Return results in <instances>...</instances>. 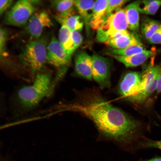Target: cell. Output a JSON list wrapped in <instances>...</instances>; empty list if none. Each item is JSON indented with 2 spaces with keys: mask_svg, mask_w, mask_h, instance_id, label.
Segmentation results:
<instances>
[{
  "mask_svg": "<svg viewBox=\"0 0 161 161\" xmlns=\"http://www.w3.org/2000/svg\"><path fill=\"white\" fill-rule=\"evenodd\" d=\"M71 35L73 45L76 49L81 44L83 41V38L78 31H72Z\"/></svg>",
  "mask_w": 161,
  "mask_h": 161,
  "instance_id": "25",
  "label": "cell"
},
{
  "mask_svg": "<svg viewBox=\"0 0 161 161\" xmlns=\"http://www.w3.org/2000/svg\"><path fill=\"white\" fill-rule=\"evenodd\" d=\"M13 3L11 0H0V14L1 16Z\"/></svg>",
  "mask_w": 161,
  "mask_h": 161,
  "instance_id": "28",
  "label": "cell"
},
{
  "mask_svg": "<svg viewBox=\"0 0 161 161\" xmlns=\"http://www.w3.org/2000/svg\"><path fill=\"white\" fill-rule=\"evenodd\" d=\"M160 67V70L158 77L157 88L156 90L158 93L161 92V67Z\"/></svg>",
  "mask_w": 161,
  "mask_h": 161,
  "instance_id": "29",
  "label": "cell"
},
{
  "mask_svg": "<svg viewBox=\"0 0 161 161\" xmlns=\"http://www.w3.org/2000/svg\"><path fill=\"white\" fill-rule=\"evenodd\" d=\"M108 0H99L95 1L90 22V27L97 30L104 25L107 16L106 14Z\"/></svg>",
  "mask_w": 161,
  "mask_h": 161,
  "instance_id": "12",
  "label": "cell"
},
{
  "mask_svg": "<svg viewBox=\"0 0 161 161\" xmlns=\"http://www.w3.org/2000/svg\"><path fill=\"white\" fill-rule=\"evenodd\" d=\"M64 110L80 113L95 123L103 134L120 142L132 144L139 137L141 124L98 93L86 92L65 105Z\"/></svg>",
  "mask_w": 161,
  "mask_h": 161,
  "instance_id": "1",
  "label": "cell"
},
{
  "mask_svg": "<svg viewBox=\"0 0 161 161\" xmlns=\"http://www.w3.org/2000/svg\"><path fill=\"white\" fill-rule=\"evenodd\" d=\"M148 42L152 44L161 43V29L160 27L148 39Z\"/></svg>",
  "mask_w": 161,
  "mask_h": 161,
  "instance_id": "27",
  "label": "cell"
},
{
  "mask_svg": "<svg viewBox=\"0 0 161 161\" xmlns=\"http://www.w3.org/2000/svg\"><path fill=\"white\" fill-rule=\"evenodd\" d=\"M104 43L110 48L120 49L132 45H142L136 35L129 32L120 36L112 38Z\"/></svg>",
  "mask_w": 161,
  "mask_h": 161,
  "instance_id": "14",
  "label": "cell"
},
{
  "mask_svg": "<svg viewBox=\"0 0 161 161\" xmlns=\"http://www.w3.org/2000/svg\"><path fill=\"white\" fill-rule=\"evenodd\" d=\"M47 42L43 37L29 42L21 55L23 64L32 73L40 71L47 62Z\"/></svg>",
  "mask_w": 161,
  "mask_h": 161,
  "instance_id": "3",
  "label": "cell"
},
{
  "mask_svg": "<svg viewBox=\"0 0 161 161\" xmlns=\"http://www.w3.org/2000/svg\"><path fill=\"white\" fill-rule=\"evenodd\" d=\"M160 28L161 29V25L160 26Z\"/></svg>",
  "mask_w": 161,
  "mask_h": 161,
  "instance_id": "31",
  "label": "cell"
},
{
  "mask_svg": "<svg viewBox=\"0 0 161 161\" xmlns=\"http://www.w3.org/2000/svg\"><path fill=\"white\" fill-rule=\"evenodd\" d=\"M92 58V78L101 88H109L111 86V64L109 60L95 53Z\"/></svg>",
  "mask_w": 161,
  "mask_h": 161,
  "instance_id": "7",
  "label": "cell"
},
{
  "mask_svg": "<svg viewBox=\"0 0 161 161\" xmlns=\"http://www.w3.org/2000/svg\"><path fill=\"white\" fill-rule=\"evenodd\" d=\"M50 3L52 7L57 13V14L66 15L75 14L74 0H52Z\"/></svg>",
  "mask_w": 161,
  "mask_h": 161,
  "instance_id": "19",
  "label": "cell"
},
{
  "mask_svg": "<svg viewBox=\"0 0 161 161\" xmlns=\"http://www.w3.org/2000/svg\"><path fill=\"white\" fill-rule=\"evenodd\" d=\"M92 0H74L75 7L84 22L87 33L89 32L90 22L95 2Z\"/></svg>",
  "mask_w": 161,
  "mask_h": 161,
  "instance_id": "16",
  "label": "cell"
},
{
  "mask_svg": "<svg viewBox=\"0 0 161 161\" xmlns=\"http://www.w3.org/2000/svg\"><path fill=\"white\" fill-rule=\"evenodd\" d=\"M160 68L158 66H153L143 73L137 92L140 98L146 100L156 90Z\"/></svg>",
  "mask_w": 161,
  "mask_h": 161,
  "instance_id": "8",
  "label": "cell"
},
{
  "mask_svg": "<svg viewBox=\"0 0 161 161\" xmlns=\"http://www.w3.org/2000/svg\"><path fill=\"white\" fill-rule=\"evenodd\" d=\"M56 20L62 25L67 27L71 31H80L83 28V23L80 16L75 14L60 15L54 16Z\"/></svg>",
  "mask_w": 161,
  "mask_h": 161,
  "instance_id": "17",
  "label": "cell"
},
{
  "mask_svg": "<svg viewBox=\"0 0 161 161\" xmlns=\"http://www.w3.org/2000/svg\"><path fill=\"white\" fill-rule=\"evenodd\" d=\"M140 1L132 2L125 8L128 28L136 33L139 31L140 18L139 7Z\"/></svg>",
  "mask_w": 161,
  "mask_h": 161,
  "instance_id": "15",
  "label": "cell"
},
{
  "mask_svg": "<svg viewBox=\"0 0 161 161\" xmlns=\"http://www.w3.org/2000/svg\"><path fill=\"white\" fill-rule=\"evenodd\" d=\"M127 0H108L106 14L107 16L121 8V7L128 1Z\"/></svg>",
  "mask_w": 161,
  "mask_h": 161,
  "instance_id": "23",
  "label": "cell"
},
{
  "mask_svg": "<svg viewBox=\"0 0 161 161\" xmlns=\"http://www.w3.org/2000/svg\"><path fill=\"white\" fill-rule=\"evenodd\" d=\"M53 26L48 13L45 11L34 13L29 19L26 26L27 31L34 40L40 38L44 29Z\"/></svg>",
  "mask_w": 161,
  "mask_h": 161,
  "instance_id": "9",
  "label": "cell"
},
{
  "mask_svg": "<svg viewBox=\"0 0 161 161\" xmlns=\"http://www.w3.org/2000/svg\"><path fill=\"white\" fill-rule=\"evenodd\" d=\"M147 161H161V157L154 158Z\"/></svg>",
  "mask_w": 161,
  "mask_h": 161,
  "instance_id": "30",
  "label": "cell"
},
{
  "mask_svg": "<svg viewBox=\"0 0 161 161\" xmlns=\"http://www.w3.org/2000/svg\"><path fill=\"white\" fill-rule=\"evenodd\" d=\"M75 70L79 76L89 80L92 78V56L85 52L80 51L75 56Z\"/></svg>",
  "mask_w": 161,
  "mask_h": 161,
  "instance_id": "11",
  "label": "cell"
},
{
  "mask_svg": "<svg viewBox=\"0 0 161 161\" xmlns=\"http://www.w3.org/2000/svg\"><path fill=\"white\" fill-rule=\"evenodd\" d=\"M161 6V0H154L151 4L139 7V12L142 13L154 15Z\"/></svg>",
  "mask_w": 161,
  "mask_h": 161,
  "instance_id": "22",
  "label": "cell"
},
{
  "mask_svg": "<svg viewBox=\"0 0 161 161\" xmlns=\"http://www.w3.org/2000/svg\"><path fill=\"white\" fill-rule=\"evenodd\" d=\"M143 74L136 72L127 73L119 83L118 91L121 97L126 100L138 92Z\"/></svg>",
  "mask_w": 161,
  "mask_h": 161,
  "instance_id": "10",
  "label": "cell"
},
{
  "mask_svg": "<svg viewBox=\"0 0 161 161\" xmlns=\"http://www.w3.org/2000/svg\"><path fill=\"white\" fill-rule=\"evenodd\" d=\"M7 31L3 28L0 30V55L5 56L6 54L5 44L7 37Z\"/></svg>",
  "mask_w": 161,
  "mask_h": 161,
  "instance_id": "24",
  "label": "cell"
},
{
  "mask_svg": "<svg viewBox=\"0 0 161 161\" xmlns=\"http://www.w3.org/2000/svg\"><path fill=\"white\" fill-rule=\"evenodd\" d=\"M71 32L67 27L62 25L59 32L58 39L66 53L71 56L76 50L72 40Z\"/></svg>",
  "mask_w": 161,
  "mask_h": 161,
  "instance_id": "18",
  "label": "cell"
},
{
  "mask_svg": "<svg viewBox=\"0 0 161 161\" xmlns=\"http://www.w3.org/2000/svg\"><path fill=\"white\" fill-rule=\"evenodd\" d=\"M145 49L142 45H132L120 49L110 48L106 50V53L109 55H117L125 56H131L140 53Z\"/></svg>",
  "mask_w": 161,
  "mask_h": 161,
  "instance_id": "21",
  "label": "cell"
},
{
  "mask_svg": "<svg viewBox=\"0 0 161 161\" xmlns=\"http://www.w3.org/2000/svg\"><path fill=\"white\" fill-rule=\"evenodd\" d=\"M34 4L32 0L18 1L5 14L4 24L18 27L26 25L35 11Z\"/></svg>",
  "mask_w": 161,
  "mask_h": 161,
  "instance_id": "5",
  "label": "cell"
},
{
  "mask_svg": "<svg viewBox=\"0 0 161 161\" xmlns=\"http://www.w3.org/2000/svg\"><path fill=\"white\" fill-rule=\"evenodd\" d=\"M142 144L145 147L156 148L161 150V140H154L144 138Z\"/></svg>",
  "mask_w": 161,
  "mask_h": 161,
  "instance_id": "26",
  "label": "cell"
},
{
  "mask_svg": "<svg viewBox=\"0 0 161 161\" xmlns=\"http://www.w3.org/2000/svg\"><path fill=\"white\" fill-rule=\"evenodd\" d=\"M154 52L145 50L140 53L128 56L117 55H109L123 63L126 67H135L140 65L152 57Z\"/></svg>",
  "mask_w": 161,
  "mask_h": 161,
  "instance_id": "13",
  "label": "cell"
},
{
  "mask_svg": "<svg viewBox=\"0 0 161 161\" xmlns=\"http://www.w3.org/2000/svg\"><path fill=\"white\" fill-rule=\"evenodd\" d=\"M160 27V24L157 21L144 17L142 20L141 32L145 38L148 39Z\"/></svg>",
  "mask_w": 161,
  "mask_h": 161,
  "instance_id": "20",
  "label": "cell"
},
{
  "mask_svg": "<svg viewBox=\"0 0 161 161\" xmlns=\"http://www.w3.org/2000/svg\"><path fill=\"white\" fill-rule=\"evenodd\" d=\"M53 86V81L50 73H38L32 84L24 86L18 91L17 97L20 105L26 110L33 108L49 95Z\"/></svg>",
  "mask_w": 161,
  "mask_h": 161,
  "instance_id": "2",
  "label": "cell"
},
{
  "mask_svg": "<svg viewBox=\"0 0 161 161\" xmlns=\"http://www.w3.org/2000/svg\"><path fill=\"white\" fill-rule=\"evenodd\" d=\"M128 27L125 9L120 8L107 16L103 27L97 30V39L104 43L116 32L127 30Z\"/></svg>",
  "mask_w": 161,
  "mask_h": 161,
  "instance_id": "6",
  "label": "cell"
},
{
  "mask_svg": "<svg viewBox=\"0 0 161 161\" xmlns=\"http://www.w3.org/2000/svg\"><path fill=\"white\" fill-rule=\"evenodd\" d=\"M71 56L69 55L60 43L58 40L52 35L47 47V62L54 67L57 70L54 84L62 78L70 66Z\"/></svg>",
  "mask_w": 161,
  "mask_h": 161,
  "instance_id": "4",
  "label": "cell"
}]
</instances>
